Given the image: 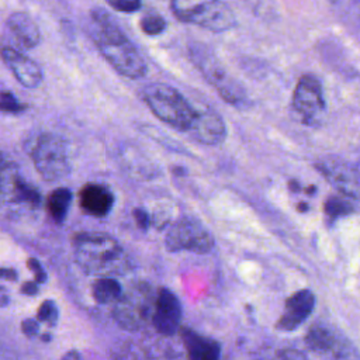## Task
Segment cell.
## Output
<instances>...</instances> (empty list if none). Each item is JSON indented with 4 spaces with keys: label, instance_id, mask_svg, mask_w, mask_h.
Returning a JSON list of instances; mask_svg holds the SVG:
<instances>
[{
    "label": "cell",
    "instance_id": "obj_22",
    "mask_svg": "<svg viewBox=\"0 0 360 360\" xmlns=\"http://www.w3.org/2000/svg\"><path fill=\"white\" fill-rule=\"evenodd\" d=\"M25 108H27V105L20 103L13 93H10V91L0 93V111L15 114V112L24 111Z\"/></svg>",
    "mask_w": 360,
    "mask_h": 360
},
{
    "label": "cell",
    "instance_id": "obj_13",
    "mask_svg": "<svg viewBox=\"0 0 360 360\" xmlns=\"http://www.w3.org/2000/svg\"><path fill=\"white\" fill-rule=\"evenodd\" d=\"M79 204L86 214L104 217L112 208L114 195L107 186L89 183L79 191Z\"/></svg>",
    "mask_w": 360,
    "mask_h": 360
},
{
    "label": "cell",
    "instance_id": "obj_23",
    "mask_svg": "<svg viewBox=\"0 0 360 360\" xmlns=\"http://www.w3.org/2000/svg\"><path fill=\"white\" fill-rule=\"evenodd\" d=\"M105 3L121 13H135L142 6V0H105Z\"/></svg>",
    "mask_w": 360,
    "mask_h": 360
},
{
    "label": "cell",
    "instance_id": "obj_16",
    "mask_svg": "<svg viewBox=\"0 0 360 360\" xmlns=\"http://www.w3.org/2000/svg\"><path fill=\"white\" fill-rule=\"evenodd\" d=\"M72 202V191L66 187L55 188L46 200V208L55 222H62Z\"/></svg>",
    "mask_w": 360,
    "mask_h": 360
},
{
    "label": "cell",
    "instance_id": "obj_4",
    "mask_svg": "<svg viewBox=\"0 0 360 360\" xmlns=\"http://www.w3.org/2000/svg\"><path fill=\"white\" fill-rule=\"evenodd\" d=\"M190 55L202 76L218 91L222 100L232 105H240L246 101L243 87L226 72L222 63L207 46L194 44L190 46Z\"/></svg>",
    "mask_w": 360,
    "mask_h": 360
},
{
    "label": "cell",
    "instance_id": "obj_29",
    "mask_svg": "<svg viewBox=\"0 0 360 360\" xmlns=\"http://www.w3.org/2000/svg\"><path fill=\"white\" fill-rule=\"evenodd\" d=\"M37 283H32V281H27L21 285V291L24 294H30V295H34L37 292Z\"/></svg>",
    "mask_w": 360,
    "mask_h": 360
},
{
    "label": "cell",
    "instance_id": "obj_25",
    "mask_svg": "<svg viewBox=\"0 0 360 360\" xmlns=\"http://www.w3.org/2000/svg\"><path fill=\"white\" fill-rule=\"evenodd\" d=\"M274 360H307V357L297 349H284L276 354Z\"/></svg>",
    "mask_w": 360,
    "mask_h": 360
},
{
    "label": "cell",
    "instance_id": "obj_2",
    "mask_svg": "<svg viewBox=\"0 0 360 360\" xmlns=\"http://www.w3.org/2000/svg\"><path fill=\"white\" fill-rule=\"evenodd\" d=\"M141 100L169 127L190 134L198 117V107L166 83H148L139 90Z\"/></svg>",
    "mask_w": 360,
    "mask_h": 360
},
{
    "label": "cell",
    "instance_id": "obj_33",
    "mask_svg": "<svg viewBox=\"0 0 360 360\" xmlns=\"http://www.w3.org/2000/svg\"><path fill=\"white\" fill-rule=\"evenodd\" d=\"M45 280H46V274L44 273V270L42 271H38V273H35V283H45Z\"/></svg>",
    "mask_w": 360,
    "mask_h": 360
},
{
    "label": "cell",
    "instance_id": "obj_7",
    "mask_svg": "<svg viewBox=\"0 0 360 360\" xmlns=\"http://www.w3.org/2000/svg\"><path fill=\"white\" fill-rule=\"evenodd\" d=\"M165 243L172 252L184 249L195 253H207L214 246V238L197 219L183 217L169 229Z\"/></svg>",
    "mask_w": 360,
    "mask_h": 360
},
{
    "label": "cell",
    "instance_id": "obj_17",
    "mask_svg": "<svg viewBox=\"0 0 360 360\" xmlns=\"http://www.w3.org/2000/svg\"><path fill=\"white\" fill-rule=\"evenodd\" d=\"M305 342L314 352L326 353L335 347V336L323 326H312L307 333Z\"/></svg>",
    "mask_w": 360,
    "mask_h": 360
},
{
    "label": "cell",
    "instance_id": "obj_20",
    "mask_svg": "<svg viewBox=\"0 0 360 360\" xmlns=\"http://www.w3.org/2000/svg\"><path fill=\"white\" fill-rule=\"evenodd\" d=\"M141 30L150 37L159 35L166 30V20L156 11H148L146 14H143V17L139 21Z\"/></svg>",
    "mask_w": 360,
    "mask_h": 360
},
{
    "label": "cell",
    "instance_id": "obj_26",
    "mask_svg": "<svg viewBox=\"0 0 360 360\" xmlns=\"http://www.w3.org/2000/svg\"><path fill=\"white\" fill-rule=\"evenodd\" d=\"M134 218H135L136 225H138L139 228H142V229H146V228H148V225H149V217H148V214H146L143 210H141V208L134 210Z\"/></svg>",
    "mask_w": 360,
    "mask_h": 360
},
{
    "label": "cell",
    "instance_id": "obj_5",
    "mask_svg": "<svg viewBox=\"0 0 360 360\" xmlns=\"http://www.w3.org/2000/svg\"><path fill=\"white\" fill-rule=\"evenodd\" d=\"M31 159L45 181H58L70 173L66 142L51 132L41 134L31 149Z\"/></svg>",
    "mask_w": 360,
    "mask_h": 360
},
{
    "label": "cell",
    "instance_id": "obj_10",
    "mask_svg": "<svg viewBox=\"0 0 360 360\" xmlns=\"http://www.w3.org/2000/svg\"><path fill=\"white\" fill-rule=\"evenodd\" d=\"M0 56L24 87L35 89L42 83V69L27 55L11 46H1Z\"/></svg>",
    "mask_w": 360,
    "mask_h": 360
},
{
    "label": "cell",
    "instance_id": "obj_1",
    "mask_svg": "<svg viewBox=\"0 0 360 360\" xmlns=\"http://www.w3.org/2000/svg\"><path fill=\"white\" fill-rule=\"evenodd\" d=\"M90 22L93 41L114 70L128 79L145 76L148 66L143 56L107 11L93 8Z\"/></svg>",
    "mask_w": 360,
    "mask_h": 360
},
{
    "label": "cell",
    "instance_id": "obj_32",
    "mask_svg": "<svg viewBox=\"0 0 360 360\" xmlns=\"http://www.w3.org/2000/svg\"><path fill=\"white\" fill-rule=\"evenodd\" d=\"M62 360H82V356L79 354V352L70 350V352H68V353L62 357Z\"/></svg>",
    "mask_w": 360,
    "mask_h": 360
},
{
    "label": "cell",
    "instance_id": "obj_14",
    "mask_svg": "<svg viewBox=\"0 0 360 360\" xmlns=\"http://www.w3.org/2000/svg\"><path fill=\"white\" fill-rule=\"evenodd\" d=\"M181 338L188 360H219L221 347L214 339L200 336L187 328L181 329Z\"/></svg>",
    "mask_w": 360,
    "mask_h": 360
},
{
    "label": "cell",
    "instance_id": "obj_19",
    "mask_svg": "<svg viewBox=\"0 0 360 360\" xmlns=\"http://www.w3.org/2000/svg\"><path fill=\"white\" fill-rule=\"evenodd\" d=\"M11 186H13V191H14V195L18 201H22V202H27L32 207H37L39 202H41V195L39 193L31 187L30 184H27L20 176L17 174H13L11 177Z\"/></svg>",
    "mask_w": 360,
    "mask_h": 360
},
{
    "label": "cell",
    "instance_id": "obj_9",
    "mask_svg": "<svg viewBox=\"0 0 360 360\" xmlns=\"http://www.w3.org/2000/svg\"><path fill=\"white\" fill-rule=\"evenodd\" d=\"M181 307L177 297L170 290L162 288L158 292L152 315V323L155 329L162 335L172 336L179 329Z\"/></svg>",
    "mask_w": 360,
    "mask_h": 360
},
{
    "label": "cell",
    "instance_id": "obj_28",
    "mask_svg": "<svg viewBox=\"0 0 360 360\" xmlns=\"http://www.w3.org/2000/svg\"><path fill=\"white\" fill-rule=\"evenodd\" d=\"M6 180H7V165H6V159L0 153V193L3 190Z\"/></svg>",
    "mask_w": 360,
    "mask_h": 360
},
{
    "label": "cell",
    "instance_id": "obj_31",
    "mask_svg": "<svg viewBox=\"0 0 360 360\" xmlns=\"http://www.w3.org/2000/svg\"><path fill=\"white\" fill-rule=\"evenodd\" d=\"M27 266L32 270V271H35V273H38V271H42V267H41V264H39V262L37 260V259H28V262H27Z\"/></svg>",
    "mask_w": 360,
    "mask_h": 360
},
{
    "label": "cell",
    "instance_id": "obj_30",
    "mask_svg": "<svg viewBox=\"0 0 360 360\" xmlns=\"http://www.w3.org/2000/svg\"><path fill=\"white\" fill-rule=\"evenodd\" d=\"M0 278L15 280L17 278V273L13 269H0Z\"/></svg>",
    "mask_w": 360,
    "mask_h": 360
},
{
    "label": "cell",
    "instance_id": "obj_21",
    "mask_svg": "<svg viewBox=\"0 0 360 360\" xmlns=\"http://www.w3.org/2000/svg\"><path fill=\"white\" fill-rule=\"evenodd\" d=\"M352 211H353V207L349 202L347 197L330 195L325 201V214L330 218H339V217L350 214Z\"/></svg>",
    "mask_w": 360,
    "mask_h": 360
},
{
    "label": "cell",
    "instance_id": "obj_24",
    "mask_svg": "<svg viewBox=\"0 0 360 360\" xmlns=\"http://www.w3.org/2000/svg\"><path fill=\"white\" fill-rule=\"evenodd\" d=\"M58 311L52 301H44L42 305L38 309V321H45L49 323H53L56 321Z\"/></svg>",
    "mask_w": 360,
    "mask_h": 360
},
{
    "label": "cell",
    "instance_id": "obj_3",
    "mask_svg": "<svg viewBox=\"0 0 360 360\" xmlns=\"http://www.w3.org/2000/svg\"><path fill=\"white\" fill-rule=\"evenodd\" d=\"M177 20L212 32H225L236 25V17L222 0H170Z\"/></svg>",
    "mask_w": 360,
    "mask_h": 360
},
{
    "label": "cell",
    "instance_id": "obj_12",
    "mask_svg": "<svg viewBox=\"0 0 360 360\" xmlns=\"http://www.w3.org/2000/svg\"><path fill=\"white\" fill-rule=\"evenodd\" d=\"M315 295L309 290H300L287 298L284 311L276 326L281 330L297 329L312 312Z\"/></svg>",
    "mask_w": 360,
    "mask_h": 360
},
{
    "label": "cell",
    "instance_id": "obj_6",
    "mask_svg": "<svg viewBox=\"0 0 360 360\" xmlns=\"http://www.w3.org/2000/svg\"><path fill=\"white\" fill-rule=\"evenodd\" d=\"M292 110L305 125H316L322 120L326 103L322 84L311 73L302 75L292 91Z\"/></svg>",
    "mask_w": 360,
    "mask_h": 360
},
{
    "label": "cell",
    "instance_id": "obj_18",
    "mask_svg": "<svg viewBox=\"0 0 360 360\" xmlns=\"http://www.w3.org/2000/svg\"><path fill=\"white\" fill-rule=\"evenodd\" d=\"M121 295V285L114 278H100L93 284V297L100 304L117 301Z\"/></svg>",
    "mask_w": 360,
    "mask_h": 360
},
{
    "label": "cell",
    "instance_id": "obj_15",
    "mask_svg": "<svg viewBox=\"0 0 360 360\" xmlns=\"http://www.w3.org/2000/svg\"><path fill=\"white\" fill-rule=\"evenodd\" d=\"M7 25L11 34L24 48H35L41 42V31L27 13H11L7 18Z\"/></svg>",
    "mask_w": 360,
    "mask_h": 360
},
{
    "label": "cell",
    "instance_id": "obj_27",
    "mask_svg": "<svg viewBox=\"0 0 360 360\" xmlns=\"http://www.w3.org/2000/svg\"><path fill=\"white\" fill-rule=\"evenodd\" d=\"M21 328H22V332H24L27 336H34V335H37V332H38V323H37L35 319H31V318L22 321Z\"/></svg>",
    "mask_w": 360,
    "mask_h": 360
},
{
    "label": "cell",
    "instance_id": "obj_11",
    "mask_svg": "<svg viewBox=\"0 0 360 360\" xmlns=\"http://www.w3.org/2000/svg\"><path fill=\"white\" fill-rule=\"evenodd\" d=\"M204 145H218L226 138V125L221 115L211 107H198V117L188 134Z\"/></svg>",
    "mask_w": 360,
    "mask_h": 360
},
{
    "label": "cell",
    "instance_id": "obj_8",
    "mask_svg": "<svg viewBox=\"0 0 360 360\" xmlns=\"http://www.w3.org/2000/svg\"><path fill=\"white\" fill-rule=\"evenodd\" d=\"M322 176L332 183L345 197L360 198V172L359 167L338 156H323L315 163Z\"/></svg>",
    "mask_w": 360,
    "mask_h": 360
},
{
    "label": "cell",
    "instance_id": "obj_34",
    "mask_svg": "<svg viewBox=\"0 0 360 360\" xmlns=\"http://www.w3.org/2000/svg\"><path fill=\"white\" fill-rule=\"evenodd\" d=\"M357 167H359V172H360V162H359V165H357Z\"/></svg>",
    "mask_w": 360,
    "mask_h": 360
}]
</instances>
